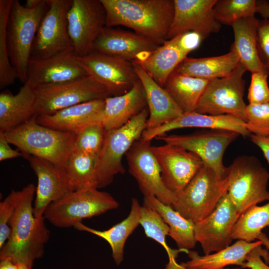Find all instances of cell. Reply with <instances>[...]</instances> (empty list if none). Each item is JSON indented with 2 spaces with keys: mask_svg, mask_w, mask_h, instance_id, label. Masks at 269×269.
Instances as JSON below:
<instances>
[{
  "mask_svg": "<svg viewBox=\"0 0 269 269\" xmlns=\"http://www.w3.org/2000/svg\"><path fill=\"white\" fill-rule=\"evenodd\" d=\"M36 186L29 183L17 191L15 207L9 223L11 234L0 249V260H9L16 264L32 267L42 257L50 231L44 217L38 219L33 213V202Z\"/></svg>",
  "mask_w": 269,
  "mask_h": 269,
  "instance_id": "obj_1",
  "label": "cell"
},
{
  "mask_svg": "<svg viewBox=\"0 0 269 269\" xmlns=\"http://www.w3.org/2000/svg\"><path fill=\"white\" fill-rule=\"evenodd\" d=\"M106 26L123 25L159 46L167 40L174 12V0H100Z\"/></svg>",
  "mask_w": 269,
  "mask_h": 269,
  "instance_id": "obj_2",
  "label": "cell"
},
{
  "mask_svg": "<svg viewBox=\"0 0 269 269\" xmlns=\"http://www.w3.org/2000/svg\"><path fill=\"white\" fill-rule=\"evenodd\" d=\"M36 118L34 115L26 123L3 132L6 139L17 148L23 157L34 156L64 167L73 150L75 135L41 125Z\"/></svg>",
  "mask_w": 269,
  "mask_h": 269,
  "instance_id": "obj_3",
  "label": "cell"
},
{
  "mask_svg": "<svg viewBox=\"0 0 269 269\" xmlns=\"http://www.w3.org/2000/svg\"><path fill=\"white\" fill-rule=\"evenodd\" d=\"M48 8V0L28 9L13 0L6 27V40L11 64L17 78L26 82L32 45L41 22Z\"/></svg>",
  "mask_w": 269,
  "mask_h": 269,
  "instance_id": "obj_4",
  "label": "cell"
},
{
  "mask_svg": "<svg viewBox=\"0 0 269 269\" xmlns=\"http://www.w3.org/2000/svg\"><path fill=\"white\" fill-rule=\"evenodd\" d=\"M118 207L110 193L94 187L85 188L71 191L52 202L43 216L55 227L65 228Z\"/></svg>",
  "mask_w": 269,
  "mask_h": 269,
  "instance_id": "obj_5",
  "label": "cell"
},
{
  "mask_svg": "<svg viewBox=\"0 0 269 269\" xmlns=\"http://www.w3.org/2000/svg\"><path fill=\"white\" fill-rule=\"evenodd\" d=\"M228 194L240 215L250 207L269 200V172L251 155L236 157L228 167Z\"/></svg>",
  "mask_w": 269,
  "mask_h": 269,
  "instance_id": "obj_6",
  "label": "cell"
},
{
  "mask_svg": "<svg viewBox=\"0 0 269 269\" xmlns=\"http://www.w3.org/2000/svg\"><path fill=\"white\" fill-rule=\"evenodd\" d=\"M149 116L147 107L124 126L106 131L96 169L98 189L111 184L114 177L125 171L122 158L133 144L141 137Z\"/></svg>",
  "mask_w": 269,
  "mask_h": 269,
  "instance_id": "obj_7",
  "label": "cell"
},
{
  "mask_svg": "<svg viewBox=\"0 0 269 269\" xmlns=\"http://www.w3.org/2000/svg\"><path fill=\"white\" fill-rule=\"evenodd\" d=\"M228 181L220 179L208 166L204 165L186 186L176 195L174 210L194 223L208 216L228 193Z\"/></svg>",
  "mask_w": 269,
  "mask_h": 269,
  "instance_id": "obj_8",
  "label": "cell"
},
{
  "mask_svg": "<svg viewBox=\"0 0 269 269\" xmlns=\"http://www.w3.org/2000/svg\"><path fill=\"white\" fill-rule=\"evenodd\" d=\"M246 71L240 63L228 75L210 80L195 111L210 115H231L246 123L243 78Z\"/></svg>",
  "mask_w": 269,
  "mask_h": 269,
  "instance_id": "obj_9",
  "label": "cell"
},
{
  "mask_svg": "<svg viewBox=\"0 0 269 269\" xmlns=\"http://www.w3.org/2000/svg\"><path fill=\"white\" fill-rule=\"evenodd\" d=\"M239 135L233 131L209 129L186 134H165L156 139L181 146L196 154L220 179H225L228 167L223 163L224 154L228 146Z\"/></svg>",
  "mask_w": 269,
  "mask_h": 269,
  "instance_id": "obj_10",
  "label": "cell"
},
{
  "mask_svg": "<svg viewBox=\"0 0 269 269\" xmlns=\"http://www.w3.org/2000/svg\"><path fill=\"white\" fill-rule=\"evenodd\" d=\"M72 3V0H48V8L35 37L31 58L43 59L73 53L67 21Z\"/></svg>",
  "mask_w": 269,
  "mask_h": 269,
  "instance_id": "obj_11",
  "label": "cell"
},
{
  "mask_svg": "<svg viewBox=\"0 0 269 269\" xmlns=\"http://www.w3.org/2000/svg\"><path fill=\"white\" fill-rule=\"evenodd\" d=\"M76 58L88 76L111 96L127 93L139 80L131 61L95 50Z\"/></svg>",
  "mask_w": 269,
  "mask_h": 269,
  "instance_id": "obj_12",
  "label": "cell"
},
{
  "mask_svg": "<svg viewBox=\"0 0 269 269\" xmlns=\"http://www.w3.org/2000/svg\"><path fill=\"white\" fill-rule=\"evenodd\" d=\"M35 114H53L60 110L111 96L89 76L68 83L36 89Z\"/></svg>",
  "mask_w": 269,
  "mask_h": 269,
  "instance_id": "obj_13",
  "label": "cell"
},
{
  "mask_svg": "<svg viewBox=\"0 0 269 269\" xmlns=\"http://www.w3.org/2000/svg\"><path fill=\"white\" fill-rule=\"evenodd\" d=\"M151 147V141L141 137L133 144L125 154L129 171L144 196H154L162 203L173 207L177 201L176 195L164 185Z\"/></svg>",
  "mask_w": 269,
  "mask_h": 269,
  "instance_id": "obj_14",
  "label": "cell"
},
{
  "mask_svg": "<svg viewBox=\"0 0 269 269\" xmlns=\"http://www.w3.org/2000/svg\"><path fill=\"white\" fill-rule=\"evenodd\" d=\"M67 21L73 54L83 57L93 50L97 37L106 26V11L100 0H72Z\"/></svg>",
  "mask_w": 269,
  "mask_h": 269,
  "instance_id": "obj_15",
  "label": "cell"
},
{
  "mask_svg": "<svg viewBox=\"0 0 269 269\" xmlns=\"http://www.w3.org/2000/svg\"><path fill=\"white\" fill-rule=\"evenodd\" d=\"M240 216L227 193L208 216L195 223V238L200 244L204 255L220 251L230 246L233 240V230Z\"/></svg>",
  "mask_w": 269,
  "mask_h": 269,
  "instance_id": "obj_16",
  "label": "cell"
},
{
  "mask_svg": "<svg viewBox=\"0 0 269 269\" xmlns=\"http://www.w3.org/2000/svg\"><path fill=\"white\" fill-rule=\"evenodd\" d=\"M151 149L160 167L164 185L176 195L204 165L196 154L178 145L165 143L151 146Z\"/></svg>",
  "mask_w": 269,
  "mask_h": 269,
  "instance_id": "obj_17",
  "label": "cell"
},
{
  "mask_svg": "<svg viewBox=\"0 0 269 269\" xmlns=\"http://www.w3.org/2000/svg\"><path fill=\"white\" fill-rule=\"evenodd\" d=\"M203 39L198 34L187 32L166 40L139 64L160 86L163 87L171 73L187 55L196 49Z\"/></svg>",
  "mask_w": 269,
  "mask_h": 269,
  "instance_id": "obj_18",
  "label": "cell"
},
{
  "mask_svg": "<svg viewBox=\"0 0 269 269\" xmlns=\"http://www.w3.org/2000/svg\"><path fill=\"white\" fill-rule=\"evenodd\" d=\"M73 53L31 58L26 82L34 89L50 87L88 76Z\"/></svg>",
  "mask_w": 269,
  "mask_h": 269,
  "instance_id": "obj_19",
  "label": "cell"
},
{
  "mask_svg": "<svg viewBox=\"0 0 269 269\" xmlns=\"http://www.w3.org/2000/svg\"><path fill=\"white\" fill-rule=\"evenodd\" d=\"M217 0H174V12L167 40L187 32L199 35L203 40L218 32L221 24L215 18Z\"/></svg>",
  "mask_w": 269,
  "mask_h": 269,
  "instance_id": "obj_20",
  "label": "cell"
},
{
  "mask_svg": "<svg viewBox=\"0 0 269 269\" xmlns=\"http://www.w3.org/2000/svg\"><path fill=\"white\" fill-rule=\"evenodd\" d=\"M23 158L28 160L37 176L33 213L35 218L41 219L50 203L72 190L64 167L34 156L26 155Z\"/></svg>",
  "mask_w": 269,
  "mask_h": 269,
  "instance_id": "obj_21",
  "label": "cell"
},
{
  "mask_svg": "<svg viewBox=\"0 0 269 269\" xmlns=\"http://www.w3.org/2000/svg\"><path fill=\"white\" fill-rule=\"evenodd\" d=\"M158 46L135 32L105 26L94 42L93 50L140 62L147 59Z\"/></svg>",
  "mask_w": 269,
  "mask_h": 269,
  "instance_id": "obj_22",
  "label": "cell"
},
{
  "mask_svg": "<svg viewBox=\"0 0 269 269\" xmlns=\"http://www.w3.org/2000/svg\"><path fill=\"white\" fill-rule=\"evenodd\" d=\"M105 105V99L93 100L51 115L37 116L36 121L45 127L76 135L89 126L102 124Z\"/></svg>",
  "mask_w": 269,
  "mask_h": 269,
  "instance_id": "obj_23",
  "label": "cell"
},
{
  "mask_svg": "<svg viewBox=\"0 0 269 269\" xmlns=\"http://www.w3.org/2000/svg\"><path fill=\"white\" fill-rule=\"evenodd\" d=\"M185 128L228 130L236 132L245 137H249L251 134L246 128V123L234 116L210 115L193 111L183 113L174 120L159 127L145 130L141 138L145 140L151 141L170 131Z\"/></svg>",
  "mask_w": 269,
  "mask_h": 269,
  "instance_id": "obj_24",
  "label": "cell"
},
{
  "mask_svg": "<svg viewBox=\"0 0 269 269\" xmlns=\"http://www.w3.org/2000/svg\"><path fill=\"white\" fill-rule=\"evenodd\" d=\"M132 62L144 90L149 111L145 130L159 127L180 117L183 112L167 91L139 64Z\"/></svg>",
  "mask_w": 269,
  "mask_h": 269,
  "instance_id": "obj_25",
  "label": "cell"
},
{
  "mask_svg": "<svg viewBox=\"0 0 269 269\" xmlns=\"http://www.w3.org/2000/svg\"><path fill=\"white\" fill-rule=\"evenodd\" d=\"M35 89L25 83L13 95L8 90L0 94V132H5L26 123L35 114Z\"/></svg>",
  "mask_w": 269,
  "mask_h": 269,
  "instance_id": "obj_26",
  "label": "cell"
},
{
  "mask_svg": "<svg viewBox=\"0 0 269 269\" xmlns=\"http://www.w3.org/2000/svg\"><path fill=\"white\" fill-rule=\"evenodd\" d=\"M105 101L102 124L106 131L124 126L147 107L144 90L139 79L127 93L109 97Z\"/></svg>",
  "mask_w": 269,
  "mask_h": 269,
  "instance_id": "obj_27",
  "label": "cell"
},
{
  "mask_svg": "<svg viewBox=\"0 0 269 269\" xmlns=\"http://www.w3.org/2000/svg\"><path fill=\"white\" fill-rule=\"evenodd\" d=\"M255 16L243 18L232 24L234 41L231 47L236 52L240 61L246 71L252 73H268L262 63L257 48V28L259 22Z\"/></svg>",
  "mask_w": 269,
  "mask_h": 269,
  "instance_id": "obj_28",
  "label": "cell"
},
{
  "mask_svg": "<svg viewBox=\"0 0 269 269\" xmlns=\"http://www.w3.org/2000/svg\"><path fill=\"white\" fill-rule=\"evenodd\" d=\"M141 209V206L138 200L133 198L128 217L108 230H96L82 222L75 224L73 227L77 230L91 233L105 240L111 247L114 260L119 265L123 260L124 247L127 239L140 225Z\"/></svg>",
  "mask_w": 269,
  "mask_h": 269,
  "instance_id": "obj_29",
  "label": "cell"
},
{
  "mask_svg": "<svg viewBox=\"0 0 269 269\" xmlns=\"http://www.w3.org/2000/svg\"><path fill=\"white\" fill-rule=\"evenodd\" d=\"M260 245H262L260 240L248 242L239 240L232 245L212 254L200 256L196 251L189 250L187 254L190 260L180 265L184 269H224L225 267L231 265L242 267L248 254Z\"/></svg>",
  "mask_w": 269,
  "mask_h": 269,
  "instance_id": "obj_30",
  "label": "cell"
},
{
  "mask_svg": "<svg viewBox=\"0 0 269 269\" xmlns=\"http://www.w3.org/2000/svg\"><path fill=\"white\" fill-rule=\"evenodd\" d=\"M240 64L238 56L231 47L224 55L203 58H186L174 70L187 76L212 80L230 74Z\"/></svg>",
  "mask_w": 269,
  "mask_h": 269,
  "instance_id": "obj_31",
  "label": "cell"
},
{
  "mask_svg": "<svg viewBox=\"0 0 269 269\" xmlns=\"http://www.w3.org/2000/svg\"><path fill=\"white\" fill-rule=\"evenodd\" d=\"M210 81L187 76L174 71L163 88L183 113L195 111Z\"/></svg>",
  "mask_w": 269,
  "mask_h": 269,
  "instance_id": "obj_32",
  "label": "cell"
},
{
  "mask_svg": "<svg viewBox=\"0 0 269 269\" xmlns=\"http://www.w3.org/2000/svg\"><path fill=\"white\" fill-rule=\"evenodd\" d=\"M160 215L169 229V235L179 249L189 250L195 248L197 241L194 236L195 223L181 216L170 206L165 204L153 196H144Z\"/></svg>",
  "mask_w": 269,
  "mask_h": 269,
  "instance_id": "obj_33",
  "label": "cell"
},
{
  "mask_svg": "<svg viewBox=\"0 0 269 269\" xmlns=\"http://www.w3.org/2000/svg\"><path fill=\"white\" fill-rule=\"evenodd\" d=\"M140 225L143 227L146 236L154 240L165 250L169 262L165 269H184L178 264L176 258L180 252L187 253L189 250H173L167 245L166 237L169 235V229L159 213L146 201L141 206Z\"/></svg>",
  "mask_w": 269,
  "mask_h": 269,
  "instance_id": "obj_34",
  "label": "cell"
},
{
  "mask_svg": "<svg viewBox=\"0 0 269 269\" xmlns=\"http://www.w3.org/2000/svg\"><path fill=\"white\" fill-rule=\"evenodd\" d=\"M98 156L73 150L64 167L72 191L85 188H97L96 169Z\"/></svg>",
  "mask_w": 269,
  "mask_h": 269,
  "instance_id": "obj_35",
  "label": "cell"
},
{
  "mask_svg": "<svg viewBox=\"0 0 269 269\" xmlns=\"http://www.w3.org/2000/svg\"><path fill=\"white\" fill-rule=\"evenodd\" d=\"M267 227H269V202L252 206L242 214L234 226L232 239L252 242Z\"/></svg>",
  "mask_w": 269,
  "mask_h": 269,
  "instance_id": "obj_36",
  "label": "cell"
},
{
  "mask_svg": "<svg viewBox=\"0 0 269 269\" xmlns=\"http://www.w3.org/2000/svg\"><path fill=\"white\" fill-rule=\"evenodd\" d=\"M13 0H0V88L13 84L17 79L9 59L6 40L7 23Z\"/></svg>",
  "mask_w": 269,
  "mask_h": 269,
  "instance_id": "obj_37",
  "label": "cell"
},
{
  "mask_svg": "<svg viewBox=\"0 0 269 269\" xmlns=\"http://www.w3.org/2000/svg\"><path fill=\"white\" fill-rule=\"evenodd\" d=\"M255 0H217L213 7L215 18L222 24L232 25L240 19L255 16Z\"/></svg>",
  "mask_w": 269,
  "mask_h": 269,
  "instance_id": "obj_38",
  "label": "cell"
},
{
  "mask_svg": "<svg viewBox=\"0 0 269 269\" xmlns=\"http://www.w3.org/2000/svg\"><path fill=\"white\" fill-rule=\"evenodd\" d=\"M106 131L101 124L88 127L75 135L73 150L98 155L104 144Z\"/></svg>",
  "mask_w": 269,
  "mask_h": 269,
  "instance_id": "obj_39",
  "label": "cell"
},
{
  "mask_svg": "<svg viewBox=\"0 0 269 269\" xmlns=\"http://www.w3.org/2000/svg\"><path fill=\"white\" fill-rule=\"evenodd\" d=\"M245 117L246 128L251 134L269 136V102L247 105Z\"/></svg>",
  "mask_w": 269,
  "mask_h": 269,
  "instance_id": "obj_40",
  "label": "cell"
},
{
  "mask_svg": "<svg viewBox=\"0 0 269 269\" xmlns=\"http://www.w3.org/2000/svg\"><path fill=\"white\" fill-rule=\"evenodd\" d=\"M268 74L262 72L252 73L248 90L249 104L258 105L269 102Z\"/></svg>",
  "mask_w": 269,
  "mask_h": 269,
  "instance_id": "obj_41",
  "label": "cell"
},
{
  "mask_svg": "<svg viewBox=\"0 0 269 269\" xmlns=\"http://www.w3.org/2000/svg\"><path fill=\"white\" fill-rule=\"evenodd\" d=\"M17 200V191L12 190L0 203V249L9 238L11 230L9 223L14 210Z\"/></svg>",
  "mask_w": 269,
  "mask_h": 269,
  "instance_id": "obj_42",
  "label": "cell"
},
{
  "mask_svg": "<svg viewBox=\"0 0 269 269\" xmlns=\"http://www.w3.org/2000/svg\"><path fill=\"white\" fill-rule=\"evenodd\" d=\"M257 48L260 59L269 68V18L259 20L257 28Z\"/></svg>",
  "mask_w": 269,
  "mask_h": 269,
  "instance_id": "obj_43",
  "label": "cell"
},
{
  "mask_svg": "<svg viewBox=\"0 0 269 269\" xmlns=\"http://www.w3.org/2000/svg\"><path fill=\"white\" fill-rule=\"evenodd\" d=\"M260 245L251 250L247 255L242 268H247L250 269H269L267 266L262 260L263 257L266 262L269 261V254L267 250L262 248Z\"/></svg>",
  "mask_w": 269,
  "mask_h": 269,
  "instance_id": "obj_44",
  "label": "cell"
},
{
  "mask_svg": "<svg viewBox=\"0 0 269 269\" xmlns=\"http://www.w3.org/2000/svg\"><path fill=\"white\" fill-rule=\"evenodd\" d=\"M3 132H0V161L23 156L18 150L13 149L9 145Z\"/></svg>",
  "mask_w": 269,
  "mask_h": 269,
  "instance_id": "obj_45",
  "label": "cell"
},
{
  "mask_svg": "<svg viewBox=\"0 0 269 269\" xmlns=\"http://www.w3.org/2000/svg\"><path fill=\"white\" fill-rule=\"evenodd\" d=\"M251 141L262 150L269 165V136H263L251 134Z\"/></svg>",
  "mask_w": 269,
  "mask_h": 269,
  "instance_id": "obj_46",
  "label": "cell"
},
{
  "mask_svg": "<svg viewBox=\"0 0 269 269\" xmlns=\"http://www.w3.org/2000/svg\"><path fill=\"white\" fill-rule=\"evenodd\" d=\"M257 13L264 18H269V3L265 0L257 1Z\"/></svg>",
  "mask_w": 269,
  "mask_h": 269,
  "instance_id": "obj_47",
  "label": "cell"
},
{
  "mask_svg": "<svg viewBox=\"0 0 269 269\" xmlns=\"http://www.w3.org/2000/svg\"><path fill=\"white\" fill-rule=\"evenodd\" d=\"M0 269H19V265L9 260H0Z\"/></svg>",
  "mask_w": 269,
  "mask_h": 269,
  "instance_id": "obj_48",
  "label": "cell"
},
{
  "mask_svg": "<svg viewBox=\"0 0 269 269\" xmlns=\"http://www.w3.org/2000/svg\"><path fill=\"white\" fill-rule=\"evenodd\" d=\"M257 239L262 242V246H265L266 249L269 250V238L263 232H261L258 236Z\"/></svg>",
  "mask_w": 269,
  "mask_h": 269,
  "instance_id": "obj_49",
  "label": "cell"
},
{
  "mask_svg": "<svg viewBox=\"0 0 269 269\" xmlns=\"http://www.w3.org/2000/svg\"><path fill=\"white\" fill-rule=\"evenodd\" d=\"M42 0H26L24 6L28 9H32L37 7Z\"/></svg>",
  "mask_w": 269,
  "mask_h": 269,
  "instance_id": "obj_50",
  "label": "cell"
},
{
  "mask_svg": "<svg viewBox=\"0 0 269 269\" xmlns=\"http://www.w3.org/2000/svg\"><path fill=\"white\" fill-rule=\"evenodd\" d=\"M19 269H32V267L23 264H19Z\"/></svg>",
  "mask_w": 269,
  "mask_h": 269,
  "instance_id": "obj_51",
  "label": "cell"
},
{
  "mask_svg": "<svg viewBox=\"0 0 269 269\" xmlns=\"http://www.w3.org/2000/svg\"><path fill=\"white\" fill-rule=\"evenodd\" d=\"M268 75L269 76V68L268 69Z\"/></svg>",
  "mask_w": 269,
  "mask_h": 269,
  "instance_id": "obj_52",
  "label": "cell"
},
{
  "mask_svg": "<svg viewBox=\"0 0 269 269\" xmlns=\"http://www.w3.org/2000/svg\"><path fill=\"white\" fill-rule=\"evenodd\" d=\"M195 269V268H191V269Z\"/></svg>",
  "mask_w": 269,
  "mask_h": 269,
  "instance_id": "obj_53",
  "label": "cell"
}]
</instances>
